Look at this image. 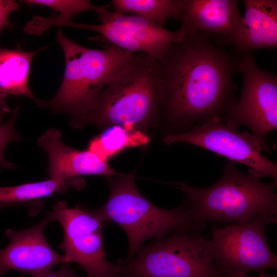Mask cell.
<instances>
[{"mask_svg": "<svg viewBox=\"0 0 277 277\" xmlns=\"http://www.w3.org/2000/svg\"><path fill=\"white\" fill-rule=\"evenodd\" d=\"M239 57L199 32L172 44L157 60L161 115L176 125H200L222 119L235 99L233 80Z\"/></svg>", "mask_w": 277, "mask_h": 277, "instance_id": "cell-1", "label": "cell"}, {"mask_svg": "<svg viewBox=\"0 0 277 277\" xmlns=\"http://www.w3.org/2000/svg\"><path fill=\"white\" fill-rule=\"evenodd\" d=\"M161 99L157 60L136 53L100 92L79 128L116 125L140 130L160 116Z\"/></svg>", "mask_w": 277, "mask_h": 277, "instance_id": "cell-2", "label": "cell"}, {"mask_svg": "<svg viewBox=\"0 0 277 277\" xmlns=\"http://www.w3.org/2000/svg\"><path fill=\"white\" fill-rule=\"evenodd\" d=\"M56 39L65 59L62 83L51 100L34 101L53 113L69 114L70 125L76 128L100 92L135 54L111 45H104L102 49L81 46L67 37L60 28Z\"/></svg>", "mask_w": 277, "mask_h": 277, "instance_id": "cell-3", "label": "cell"}, {"mask_svg": "<svg viewBox=\"0 0 277 277\" xmlns=\"http://www.w3.org/2000/svg\"><path fill=\"white\" fill-rule=\"evenodd\" d=\"M183 192L188 211L199 223H246L262 213L277 214V181L264 183L245 174L230 161L222 177L205 188L182 182L168 183Z\"/></svg>", "mask_w": 277, "mask_h": 277, "instance_id": "cell-4", "label": "cell"}, {"mask_svg": "<svg viewBox=\"0 0 277 277\" xmlns=\"http://www.w3.org/2000/svg\"><path fill=\"white\" fill-rule=\"evenodd\" d=\"M108 183V198L95 210L103 221L113 222L125 231L129 243L125 261L133 258L149 239H160L179 228L204 225L195 222L183 206L167 210L153 205L140 193L133 175L110 176Z\"/></svg>", "mask_w": 277, "mask_h": 277, "instance_id": "cell-5", "label": "cell"}, {"mask_svg": "<svg viewBox=\"0 0 277 277\" xmlns=\"http://www.w3.org/2000/svg\"><path fill=\"white\" fill-rule=\"evenodd\" d=\"M205 225L176 229L142 247L133 258L122 260L120 277H220L202 233Z\"/></svg>", "mask_w": 277, "mask_h": 277, "instance_id": "cell-6", "label": "cell"}, {"mask_svg": "<svg viewBox=\"0 0 277 277\" xmlns=\"http://www.w3.org/2000/svg\"><path fill=\"white\" fill-rule=\"evenodd\" d=\"M277 214L262 213L248 223L217 229L207 242L209 256L222 271L260 274L277 267V257L271 250L266 227L276 223Z\"/></svg>", "mask_w": 277, "mask_h": 277, "instance_id": "cell-7", "label": "cell"}, {"mask_svg": "<svg viewBox=\"0 0 277 277\" xmlns=\"http://www.w3.org/2000/svg\"><path fill=\"white\" fill-rule=\"evenodd\" d=\"M236 72L242 76L241 96L223 117L237 128L247 127L262 150L269 151L267 136L277 128V76L260 68L251 53H239Z\"/></svg>", "mask_w": 277, "mask_h": 277, "instance_id": "cell-8", "label": "cell"}, {"mask_svg": "<svg viewBox=\"0 0 277 277\" xmlns=\"http://www.w3.org/2000/svg\"><path fill=\"white\" fill-rule=\"evenodd\" d=\"M49 214L63 229L60 247L65 253V263L77 264L86 271V277H120L122 260L115 263L107 260L103 244L104 221L95 210L69 208L60 202Z\"/></svg>", "mask_w": 277, "mask_h": 277, "instance_id": "cell-9", "label": "cell"}, {"mask_svg": "<svg viewBox=\"0 0 277 277\" xmlns=\"http://www.w3.org/2000/svg\"><path fill=\"white\" fill-rule=\"evenodd\" d=\"M238 129L215 117L190 130L168 134L163 142L167 145L184 143L204 148L246 166L248 173L258 179L271 177L277 181L276 164L261 153V147L251 133Z\"/></svg>", "mask_w": 277, "mask_h": 277, "instance_id": "cell-10", "label": "cell"}, {"mask_svg": "<svg viewBox=\"0 0 277 277\" xmlns=\"http://www.w3.org/2000/svg\"><path fill=\"white\" fill-rule=\"evenodd\" d=\"M107 8L98 12V24L70 22L69 27L98 33L92 39L102 42L122 50L151 56L158 60L173 43L184 36L178 30L172 31L151 20L135 15L120 14Z\"/></svg>", "mask_w": 277, "mask_h": 277, "instance_id": "cell-11", "label": "cell"}, {"mask_svg": "<svg viewBox=\"0 0 277 277\" xmlns=\"http://www.w3.org/2000/svg\"><path fill=\"white\" fill-rule=\"evenodd\" d=\"M51 221L48 212L32 227L18 231L7 230L9 242L5 248H0V277L11 270L39 277L65 262V255L54 251L46 239L45 228Z\"/></svg>", "mask_w": 277, "mask_h": 277, "instance_id": "cell-12", "label": "cell"}, {"mask_svg": "<svg viewBox=\"0 0 277 277\" xmlns=\"http://www.w3.org/2000/svg\"><path fill=\"white\" fill-rule=\"evenodd\" d=\"M62 134L51 128L38 139L37 144L48 157V173L50 179L63 181L82 175L110 177L122 174L116 172L92 152L72 148L62 141Z\"/></svg>", "mask_w": 277, "mask_h": 277, "instance_id": "cell-13", "label": "cell"}, {"mask_svg": "<svg viewBox=\"0 0 277 277\" xmlns=\"http://www.w3.org/2000/svg\"><path fill=\"white\" fill-rule=\"evenodd\" d=\"M243 15L235 0H182L177 30L184 36L199 32L228 37L239 26Z\"/></svg>", "mask_w": 277, "mask_h": 277, "instance_id": "cell-14", "label": "cell"}, {"mask_svg": "<svg viewBox=\"0 0 277 277\" xmlns=\"http://www.w3.org/2000/svg\"><path fill=\"white\" fill-rule=\"evenodd\" d=\"M245 13L231 36L217 38L220 45L232 46L240 54L277 47V1H243Z\"/></svg>", "mask_w": 277, "mask_h": 277, "instance_id": "cell-15", "label": "cell"}, {"mask_svg": "<svg viewBox=\"0 0 277 277\" xmlns=\"http://www.w3.org/2000/svg\"><path fill=\"white\" fill-rule=\"evenodd\" d=\"M0 48V90L35 100L28 84L31 63L38 52Z\"/></svg>", "mask_w": 277, "mask_h": 277, "instance_id": "cell-16", "label": "cell"}, {"mask_svg": "<svg viewBox=\"0 0 277 277\" xmlns=\"http://www.w3.org/2000/svg\"><path fill=\"white\" fill-rule=\"evenodd\" d=\"M28 5L44 6L52 9L54 13L48 17L34 16L24 28L28 34L39 35L48 29L56 26H62L71 21L78 13L93 10L97 13L102 11L108 6H97L86 0H24L20 1Z\"/></svg>", "mask_w": 277, "mask_h": 277, "instance_id": "cell-17", "label": "cell"}, {"mask_svg": "<svg viewBox=\"0 0 277 277\" xmlns=\"http://www.w3.org/2000/svg\"><path fill=\"white\" fill-rule=\"evenodd\" d=\"M149 142V137L141 130H129L120 126L107 127L89 142L87 150L107 161L129 148L142 147Z\"/></svg>", "mask_w": 277, "mask_h": 277, "instance_id": "cell-18", "label": "cell"}, {"mask_svg": "<svg viewBox=\"0 0 277 277\" xmlns=\"http://www.w3.org/2000/svg\"><path fill=\"white\" fill-rule=\"evenodd\" d=\"M84 184L81 178L76 177L63 181L49 179L14 186L0 187V203L14 205L64 192L71 188L81 189Z\"/></svg>", "mask_w": 277, "mask_h": 277, "instance_id": "cell-19", "label": "cell"}, {"mask_svg": "<svg viewBox=\"0 0 277 277\" xmlns=\"http://www.w3.org/2000/svg\"><path fill=\"white\" fill-rule=\"evenodd\" d=\"M182 0H113L114 13L135 15L151 20L165 28L170 18L179 20Z\"/></svg>", "mask_w": 277, "mask_h": 277, "instance_id": "cell-20", "label": "cell"}, {"mask_svg": "<svg viewBox=\"0 0 277 277\" xmlns=\"http://www.w3.org/2000/svg\"><path fill=\"white\" fill-rule=\"evenodd\" d=\"M19 110V106H16L11 117L6 122L0 124V167L4 168L14 169L16 167L14 164L6 160L4 151L9 143L22 141V136L15 129V123Z\"/></svg>", "mask_w": 277, "mask_h": 277, "instance_id": "cell-21", "label": "cell"}, {"mask_svg": "<svg viewBox=\"0 0 277 277\" xmlns=\"http://www.w3.org/2000/svg\"><path fill=\"white\" fill-rule=\"evenodd\" d=\"M19 9L17 3L12 0H0V33L5 26L8 24V18L13 11Z\"/></svg>", "mask_w": 277, "mask_h": 277, "instance_id": "cell-22", "label": "cell"}, {"mask_svg": "<svg viewBox=\"0 0 277 277\" xmlns=\"http://www.w3.org/2000/svg\"><path fill=\"white\" fill-rule=\"evenodd\" d=\"M21 277H24L23 276ZM39 277H80L73 270L70 263H64L56 270H50Z\"/></svg>", "mask_w": 277, "mask_h": 277, "instance_id": "cell-23", "label": "cell"}, {"mask_svg": "<svg viewBox=\"0 0 277 277\" xmlns=\"http://www.w3.org/2000/svg\"><path fill=\"white\" fill-rule=\"evenodd\" d=\"M7 95L0 90V124L4 115L11 112L7 103Z\"/></svg>", "mask_w": 277, "mask_h": 277, "instance_id": "cell-24", "label": "cell"}, {"mask_svg": "<svg viewBox=\"0 0 277 277\" xmlns=\"http://www.w3.org/2000/svg\"><path fill=\"white\" fill-rule=\"evenodd\" d=\"M219 271L220 273V277H277L276 275H270L265 273L260 274L258 276H252L249 275L248 273H231L220 270H219Z\"/></svg>", "mask_w": 277, "mask_h": 277, "instance_id": "cell-25", "label": "cell"}, {"mask_svg": "<svg viewBox=\"0 0 277 277\" xmlns=\"http://www.w3.org/2000/svg\"><path fill=\"white\" fill-rule=\"evenodd\" d=\"M11 206V205L7 204L0 203V209H2V208H4L5 207H7L8 206Z\"/></svg>", "mask_w": 277, "mask_h": 277, "instance_id": "cell-26", "label": "cell"}]
</instances>
